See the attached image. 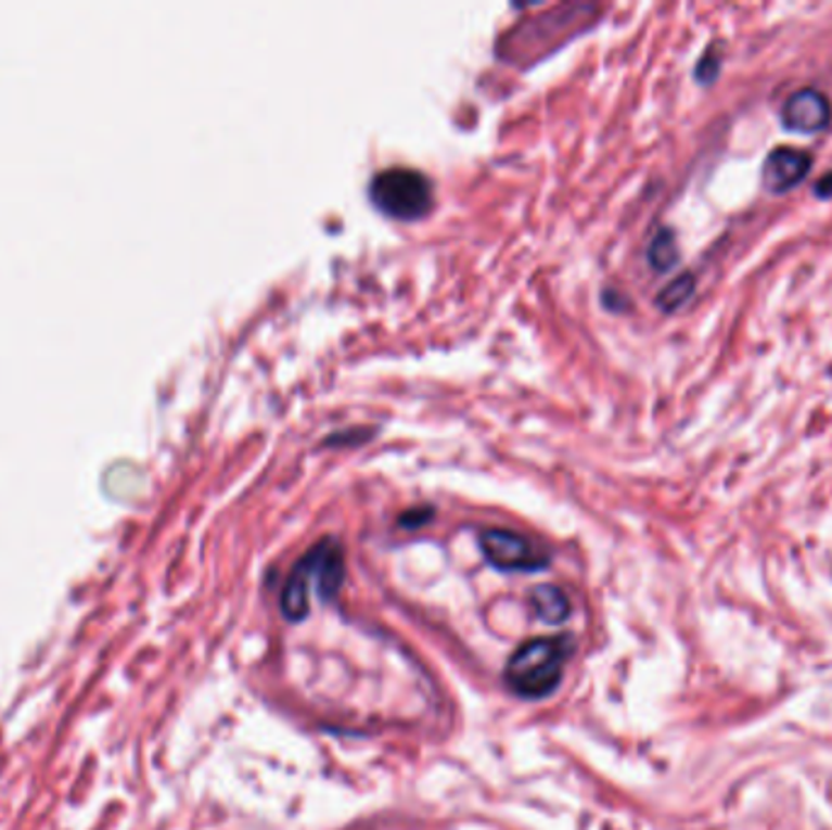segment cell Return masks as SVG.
<instances>
[{
	"label": "cell",
	"instance_id": "obj_1",
	"mask_svg": "<svg viewBox=\"0 0 832 830\" xmlns=\"http://www.w3.org/2000/svg\"><path fill=\"white\" fill-rule=\"evenodd\" d=\"M575 643L569 636L534 638L509 657L504 679L521 699H546L563 682V669L573 657Z\"/></svg>",
	"mask_w": 832,
	"mask_h": 830
},
{
	"label": "cell",
	"instance_id": "obj_2",
	"mask_svg": "<svg viewBox=\"0 0 832 830\" xmlns=\"http://www.w3.org/2000/svg\"><path fill=\"white\" fill-rule=\"evenodd\" d=\"M368 195L380 213L399 222H412L434 207V186L424 174L407 166H393L375 174Z\"/></svg>",
	"mask_w": 832,
	"mask_h": 830
},
{
	"label": "cell",
	"instance_id": "obj_3",
	"mask_svg": "<svg viewBox=\"0 0 832 830\" xmlns=\"http://www.w3.org/2000/svg\"><path fill=\"white\" fill-rule=\"evenodd\" d=\"M479 551L487 558V563L501 573H536V570H546L550 563L546 551H540L534 541L509 532V528L479 532Z\"/></svg>",
	"mask_w": 832,
	"mask_h": 830
},
{
	"label": "cell",
	"instance_id": "obj_4",
	"mask_svg": "<svg viewBox=\"0 0 832 830\" xmlns=\"http://www.w3.org/2000/svg\"><path fill=\"white\" fill-rule=\"evenodd\" d=\"M832 107L825 93L816 88H798L781 105V125L798 135H818L830 125Z\"/></svg>",
	"mask_w": 832,
	"mask_h": 830
},
{
	"label": "cell",
	"instance_id": "obj_5",
	"mask_svg": "<svg viewBox=\"0 0 832 830\" xmlns=\"http://www.w3.org/2000/svg\"><path fill=\"white\" fill-rule=\"evenodd\" d=\"M810 166H814V162H810L806 152L791 146H779L765 158V166H761V183H765L769 193L784 195L804 181Z\"/></svg>",
	"mask_w": 832,
	"mask_h": 830
},
{
	"label": "cell",
	"instance_id": "obj_6",
	"mask_svg": "<svg viewBox=\"0 0 832 830\" xmlns=\"http://www.w3.org/2000/svg\"><path fill=\"white\" fill-rule=\"evenodd\" d=\"M303 560L309 567V575L317 583L319 595L322 599H334V595L344 585V573H346V563H344V546H341L336 538H324V541L315 544L309 551L303 556Z\"/></svg>",
	"mask_w": 832,
	"mask_h": 830
},
{
	"label": "cell",
	"instance_id": "obj_7",
	"mask_svg": "<svg viewBox=\"0 0 832 830\" xmlns=\"http://www.w3.org/2000/svg\"><path fill=\"white\" fill-rule=\"evenodd\" d=\"M309 579L312 577H309L305 560H297L283 587V595H280V609L287 622H303L309 614Z\"/></svg>",
	"mask_w": 832,
	"mask_h": 830
},
{
	"label": "cell",
	"instance_id": "obj_8",
	"mask_svg": "<svg viewBox=\"0 0 832 830\" xmlns=\"http://www.w3.org/2000/svg\"><path fill=\"white\" fill-rule=\"evenodd\" d=\"M530 602H534L540 622L550 626L565 624L569 618V599L563 589L555 585H538L534 592H530Z\"/></svg>",
	"mask_w": 832,
	"mask_h": 830
},
{
	"label": "cell",
	"instance_id": "obj_9",
	"mask_svg": "<svg viewBox=\"0 0 832 830\" xmlns=\"http://www.w3.org/2000/svg\"><path fill=\"white\" fill-rule=\"evenodd\" d=\"M694 293H696L694 273H681L675 280H669V283L660 290L657 307L663 309V312L671 315V312H677L679 307H684L689 299L694 297Z\"/></svg>",
	"mask_w": 832,
	"mask_h": 830
},
{
	"label": "cell",
	"instance_id": "obj_10",
	"mask_svg": "<svg viewBox=\"0 0 832 830\" xmlns=\"http://www.w3.org/2000/svg\"><path fill=\"white\" fill-rule=\"evenodd\" d=\"M677 261H679V252H677L675 232L663 227L648 246V264L653 266L657 273H665V271H669V268H675Z\"/></svg>",
	"mask_w": 832,
	"mask_h": 830
},
{
	"label": "cell",
	"instance_id": "obj_11",
	"mask_svg": "<svg viewBox=\"0 0 832 830\" xmlns=\"http://www.w3.org/2000/svg\"><path fill=\"white\" fill-rule=\"evenodd\" d=\"M431 519H434V509L421 507V509H409V512H405L402 516H399V524H402L405 528H419L428 524Z\"/></svg>",
	"mask_w": 832,
	"mask_h": 830
},
{
	"label": "cell",
	"instance_id": "obj_12",
	"mask_svg": "<svg viewBox=\"0 0 832 830\" xmlns=\"http://www.w3.org/2000/svg\"><path fill=\"white\" fill-rule=\"evenodd\" d=\"M718 72H720V62H718V59H716V56H706L704 62H701V64L696 66V81H701V84H711V81H714V78L718 76Z\"/></svg>",
	"mask_w": 832,
	"mask_h": 830
},
{
	"label": "cell",
	"instance_id": "obj_13",
	"mask_svg": "<svg viewBox=\"0 0 832 830\" xmlns=\"http://www.w3.org/2000/svg\"><path fill=\"white\" fill-rule=\"evenodd\" d=\"M368 438H373V429H366V432H360V429H358V432H350V434H334V436H329L327 438V446H334V444H360V442H368Z\"/></svg>",
	"mask_w": 832,
	"mask_h": 830
},
{
	"label": "cell",
	"instance_id": "obj_14",
	"mask_svg": "<svg viewBox=\"0 0 832 830\" xmlns=\"http://www.w3.org/2000/svg\"><path fill=\"white\" fill-rule=\"evenodd\" d=\"M816 195H818V197H823V200L832 197V171L825 174V176L820 178V181L816 183Z\"/></svg>",
	"mask_w": 832,
	"mask_h": 830
}]
</instances>
